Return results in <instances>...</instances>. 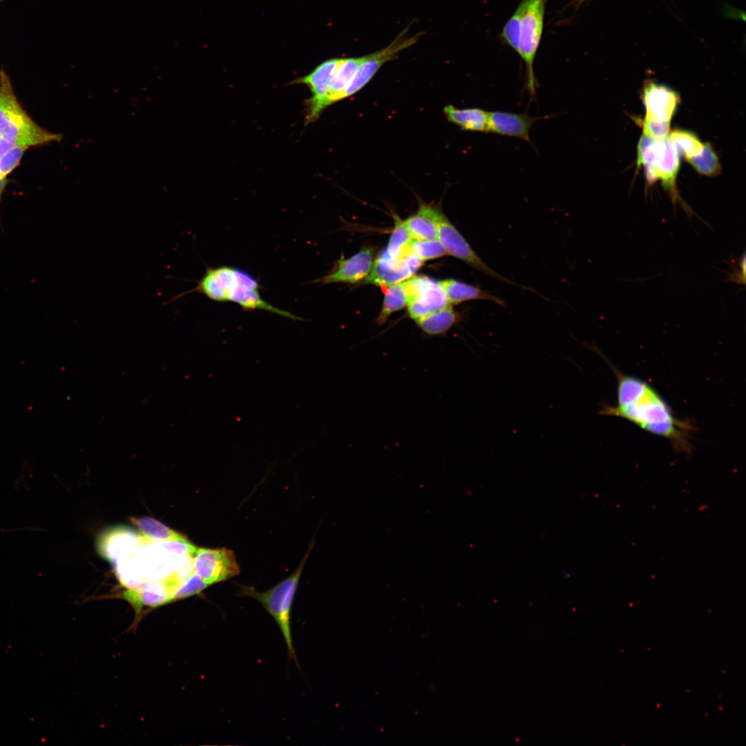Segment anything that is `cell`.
<instances>
[{
  "label": "cell",
  "instance_id": "1",
  "mask_svg": "<svg viewBox=\"0 0 746 746\" xmlns=\"http://www.w3.org/2000/svg\"><path fill=\"white\" fill-rule=\"evenodd\" d=\"M593 348L610 365L617 378L616 404H601L598 413L627 420L647 432L666 439L675 450L690 454L691 438L696 430L692 421L676 417L652 385L637 376L622 373L597 347Z\"/></svg>",
  "mask_w": 746,
  "mask_h": 746
},
{
  "label": "cell",
  "instance_id": "2",
  "mask_svg": "<svg viewBox=\"0 0 746 746\" xmlns=\"http://www.w3.org/2000/svg\"><path fill=\"white\" fill-rule=\"evenodd\" d=\"M258 280L248 271L231 266L207 267L203 276L191 289L180 293L167 303H171L184 296L198 293L216 302H232L244 310H264L293 320H303L288 311L278 308L268 303L260 295Z\"/></svg>",
  "mask_w": 746,
  "mask_h": 746
},
{
  "label": "cell",
  "instance_id": "3",
  "mask_svg": "<svg viewBox=\"0 0 746 746\" xmlns=\"http://www.w3.org/2000/svg\"><path fill=\"white\" fill-rule=\"evenodd\" d=\"M0 135L13 140L17 146L30 147L59 142L61 134L39 126L23 108L15 94L10 78L0 70Z\"/></svg>",
  "mask_w": 746,
  "mask_h": 746
},
{
  "label": "cell",
  "instance_id": "4",
  "mask_svg": "<svg viewBox=\"0 0 746 746\" xmlns=\"http://www.w3.org/2000/svg\"><path fill=\"white\" fill-rule=\"evenodd\" d=\"M311 548L312 546L291 575L269 590L259 592L253 586L243 585L238 586V590L240 595L258 600L273 618L285 639L289 658L294 660L298 666V662L291 638V612L300 577Z\"/></svg>",
  "mask_w": 746,
  "mask_h": 746
},
{
  "label": "cell",
  "instance_id": "5",
  "mask_svg": "<svg viewBox=\"0 0 746 746\" xmlns=\"http://www.w3.org/2000/svg\"><path fill=\"white\" fill-rule=\"evenodd\" d=\"M547 1L521 0L519 3L522 17L517 53L525 64L526 88L531 98L535 97L538 86L533 66L542 37Z\"/></svg>",
  "mask_w": 746,
  "mask_h": 746
},
{
  "label": "cell",
  "instance_id": "6",
  "mask_svg": "<svg viewBox=\"0 0 746 746\" xmlns=\"http://www.w3.org/2000/svg\"><path fill=\"white\" fill-rule=\"evenodd\" d=\"M679 155L668 136L656 139L643 134L638 144L637 165L644 168L649 183L661 180L665 187L673 191L680 166Z\"/></svg>",
  "mask_w": 746,
  "mask_h": 746
},
{
  "label": "cell",
  "instance_id": "7",
  "mask_svg": "<svg viewBox=\"0 0 746 746\" xmlns=\"http://www.w3.org/2000/svg\"><path fill=\"white\" fill-rule=\"evenodd\" d=\"M434 222L437 230V238L443 245L448 254L459 258L472 268L493 278L524 289L535 291L531 288H527L524 285L510 280L490 268L477 255L464 237L437 207L434 213Z\"/></svg>",
  "mask_w": 746,
  "mask_h": 746
},
{
  "label": "cell",
  "instance_id": "8",
  "mask_svg": "<svg viewBox=\"0 0 746 746\" xmlns=\"http://www.w3.org/2000/svg\"><path fill=\"white\" fill-rule=\"evenodd\" d=\"M192 566L193 572L208 586L228 580L240 572L235 554L224 547L196 548Z\"/></svg>",
  "mask_w": 746,
  "mask_h": 746
},
{
  "label": "cell",
  "instance_id": "9",
  "mask_svg": "<svg viewBox=\"0 0 746 746\" xmlns=\"http://www.w3.org/2000/svg\"><path fill=\"white\" fill-rule=\"evenodd\" d=\"M420 36L421 34L418 33L412 37H406L403 32L387 47L363 56L356 75L343 94L342 100L363 88L384 64L394 59L403 50L413 45Z\"/></svg>",
  "mask_w": 746,
  "mask_h": 746
},
{
  "label": "cell",
  "instance_id": "10",
  "mask_svg": "<svg viewBox=\"0 0 746 746\" xmlns=\"http://www.w3.org/2000/svg\"><path fill=\"white\" fill-rule=\"evenodd\" d=\"M341 61V58L324 61L308 75L292 82L291 84H305L311 93V97L306 100V125L316 122L324 111L323 103Z\"/></svg>",
  "mask_w": 746,
  "mask_h": 746
},
{
  "label": "cell",
  "instance_id": "11",
  "mask_svg": "<svg viewBox=\"0 0 746 746\" xmlns=\"http://www.w3.org/2000/svg\"><path fill=\"white\" fill-rule=\"evenodd\" d=\"M407 305L409 316L416 321L450 305L439 282L425 276H417Z\"/></svg>",
  "mask_w": 746,
  "mask_h": 746
},
{
  "label": "cell",
  "instance_id": "12",
  "mask_svg": "<svg viewBox=\"0 0 746 746\" xmlns=\"http://www.w3.org/2000/svg\"><path fill=\"white\" fill-rule=\"evenodd\" d=\"M374 252L370 248L362 249L348 258L339 259L334 269L314 280L321 285L331 283H354L365 279L373 265Z\"/></svg>",
  "mask_w": 746,
  "mask_h": 746
},
{
  "label": "cell",
  "instance_id": "13",
  "mask_svg": "<svg viewBox=\"0 0 746 746\" xmlns=\"http://www.w3.org/2000/svg\"><path fill=\"white\" fill-rule=\"evenodd\" d=\"M642 99L646 111L644 118L669 123L680 102L673 89L653 82L644 84Z\"/></svg>",
  "mask_w": 746,
  "mask_h": 746
},
{
  "label": "cell",
  "instance_id": "14",
  "mask_svg": "<svg viewBox=\"0 0 746 746\" xmlns=\"http://www.w3.org/2000/svg\"><path fill=\"white\" fill-rule=\"evenodd\" d=\"M541 117H533L527 112L522 113L506 111H489L488 133L530 140V130Z\"/></svg>",
  "mask_w": 746,
  "mask_h": 746
},
{
  "label": "cell",
  "instance_id": "15",
  "mask_svg": "<svg viewBox=\"0 0 746 746\" xmlns=\"http://www.w3.org/2000/svg\"><path fill=\"white\" fill-rule=\"evenodd\" d=\"M408 254L398 258L379 256L373 262L371 271L364 282L386 287L410 278L416 270L408 258Z\"/></svg>",
  "mask_w": 746,
  "mask_h": 746
},
{
  "label": "cell",
  "instance_id": "16",
  "mask_svg": "<svg viewBox=\"0 0 746 746\" xmlns=\"http://www.w3.org/2000/svg\"><path fill=\"white\" fill-rule=\"evenodd\" d=\"M123 596L137 609L155 607L173 600L170 590L160 581L142 582L135 588L127 589Z\"/></svg>",
  "mask_w": 746,
  "mask_h": 746
},
{
  "label": "cell",
  "instance_id": "17",
  "mask_svg": "<svg viewBox=\"0 0 746 746\" xmlns=\"http://www.w3.org/2000/svg\"><path fill=\"white\" fill-rule=\"evenodd\" d=\"M439 284L443 290L450 305L472 300H486L494 302L501 307H506V303L504 299L480 287L455 279L443 280L439 281Z\"/></svg>",
  "mask_w": 746,
  "mask_h": 746
},
{
  "label": "cell",
  "instance_id": "18",
  "mask_svg": "<svg viewBox=\"0 0 746 746\" xmlns=\"http://www.w3.org/2000/svg\"><path fill=\"white\" fill-rule=\"evenodd\" d=\"M363 59V57L341 59L324 99L323 111L342 100L343 94L356 75Z\"/></svg>",
  "mask_w": 746,
  "mask_h": 746
},
{
  "label": "cell",
  "instance_id": "19",
  "mask_svg": "<svg viewBox=\"0 0 746 746\" xmlns=\"http://www.w3.org/2000/svg\"><path fill=\"white\" fill-rule=\"evenodd\" d=\"M113 530L103 535L99 547L104 557L117 562L133 552L138 538L126 529L116 528Z\"/></svg>",
  "mask_w": 746,
  "mask_h": 746
},
{
  "label": "cell",
  "instance_id": "20",
  "mask_svg": "<svg viewBox=\"0 0 746 746\" xmlns=\"http://www.w3.org/2000/svg\"><path fill=\"white\" fill-rule=\"evenodd\" d=\"M443 113L449 122L461 130L488 133V112L479 108H458L452 104L443 108Z\"/></svg>",
  "mask_w": 746,
  "mask_h": 746
},
{
  "label": "cell",
  "instance_id": "21",
  "mask_svg": "<svg viewBox=\"0 0 746 746\" xmlns=\"http://www.w3.org/2000/svg\"><path fill=\"white\" fill-rule=\"evenodd\" d=\"M436 209V207L431 204L421 202L418 211L404 220L413 239H438L434 222Z\"/></svg>",
  "mask_w": 746,
  "mask_h": 746
},
{
  "label": "cell",
  "instance_id": "22",
  "mask_svg": "<svg viewBox=\"0 0 746 746\" xmlns=\"http://www.w3.org/2000/svg\"><path fill=\"white\" fill-rule=\"evenodd\" d=\"M461 319V314L448 305L419 318L415 322L424 334L434 336L446 334Z\"/></svg>",
  "mask_w": 746,
  "mask_h": 746
},
{
  "label": "cell",
  "instance_id": "23",
  "mask_svg": "<svg viewBox=\"0 0 746 746\" xmlns=\"http://www.w3.org/2000/svg\"><path fill=\"white\" fill-rule=\"evenodd\" d=\"M131 520L138 528L143 539L146 542L157 543L184 537L181 534L151 517H132Z\"/></svg>",
  "mask_w": 746,
  "mask_h": 746
},
{
  "label": "cell",
  "instance_id": "24",
  "mask_svg": "<svg viewBox=\"0 0 746 746\" xmlns=\"http://www.w3.org/2000/svg\"><path fill=\"white\" fill-rule=\"evenodd\" d=\"M412 237L405 222L395 217V225L388 245L380 257L385 258H403L410 254V245Z\"/></svg>",
  "mask_w": 746,
  "mask_h": 746
},
{
  "label": "cell",
  "instance_id": "25",
  "mask_svg": "<svg viewBox=\"0 0 746 746\" xmlns=\"http://www.w3.org/2000/svg\"><path fill=\"white\" fill-rule=\"evenodd\" d=\"M407 303L408 297L403 282L386 287L383 307L376 319L377 323L384 324L392 313L401 309Z\"/></svg>",
  "mask_w": 746,
  "mask_h": 746
},
{
  "label": "cell",
  "instance_id": "26",
  "mask_svg": "<svg viewBox=\"0 0 746 746\" xmlns=\"http://www.w3.org/2000/svg\"><path fill=\"white\" fill-rule=\"evenodd\" d=\"M669 139L679 155H684L686 160L699 155L704 147V144L696 134L686 130H673L669 134Z\"/></svg>",
  "mask_w": 746,
  "mask_h": 746
},
{
  "label": "cell",
  "instance_id": "27",
  "mask_svg": "<svg viewBox=\"0 0 746 746\" xmlns=\"http://www.w3.org/2000/svg\"><path fill=\"white\" fill-rule=\"evenodd\" d=\"M699 173L707 176H715L721 171L718 156L710 144H704L701 153L687 159Z\"/></svg>",
  "mask_w": 746,
  "mask_h": 746
},
{
  "label": "cell",
  "instance_id": "28",
  "mask_svg": "<svg viewBox=\"0 0 746 746\" xmlns=\"http://www.w3.org/2000/svg\"><path fill=\"white\" fill-rule=\"evenodd\" d=\"M410 252L421 260L439 258L448 254L443 245L435 240L412 239L410 245Z\"/></svg>",
  "mask_w": 746,
  "mask_h": 746
},
{
  "label": "cell",
  "instance_id": "29",
  "mask_svg": "<svg viewBox=\"0 0 746 746\" xmlns=\"http://www.w3.org/2000/svg\"><path fill=\"white\" fill-rule=\"evenodd\" d=\"M522 17V8L519 4L513 14L504 25L501 36L504 42L515 52H517L519 46V23Z\"/></svg>",
  "mask_w": 746,
  "mask_h": 746
},
{
  "label": "cell",
  "instance_id": "30",
  "mask_svg": "<svg viewBox=\"0 0 746 746\" xmlns=\"http://www.w3.org/2000/svg\"><path fill=\"white\" fill-rule=\"evenodd\" d=\"M208 586L194 572L172 593V599L178 600L198 594Z\"/></svg>",
  "mask_w": 746,
  "mask_h": 746
},
{
  "label": "cell",
  "instance_id": "31",
  "mask_svg": "<svg viewBox=\"0 0 746 746\" xmlns=\"http://www.w3.org/2000/svg\"><path fill=\"white\" fill-rule=\"evenodd\" d=\"M28 147L17 146L0 157V174L6 178L19 164Z\"/></svg>",
  "mask_w": 746,
  "mask_h": 746
},
{
  "label": "cell",
  "instance_id": "32",
  "mask_svg": "<svg viewBox=\"0 0 746 746\" xmlns=\"http://www.w3.org/2000/svg\"><path fill=\"white\" fill-rule=\"evenodd\" d=\"M643 134L656 139H662L668 136L670 123L660 122L644 118L642 122Z\"/></svg>",
  "mask_w": 746,
  "mask_h": 746
},
{
  "label": "cell",
  "instance_id": "33",
  "mask_svg": "<svg viewBox=\"0 0 746 746\" xmlns=\"http://www.w3.org/2000/svg\"><path fill=\"white\" fill-rule=\"evenodd\" d=\"M580 1H584V0H580Z\"/></svg>",
  "mask_w": 746,
  "mask_h": 746
}]
</instances>
